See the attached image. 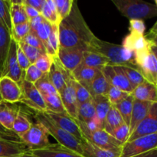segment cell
Wrapping results in <instances>:
<instances>
[{"instance_id":"obj_1","label":"cell","mask_w":157,"mask_h":157,"mask_svg":"<svg viewBox=\"0 0 157 157\" xmlns=\"http://www.w3.org/2000/svg\"><path fill=\"white\" fill-rule=\"evenodd\" d=\"M60 48H73L82 46L87 48L95 35L84 20L78 6L74 1L71 11L58 25Z\"/></svg>"},{"instance_id":"obj_2","label":"cell","mask_w":157,"mask_h":157,"mask_svg":"<svg viewBox=\"0 0 157 157\" xmlns=\"http://www.w3.org/2000/svg\"><path fill=\"white\" fill-rule=\"evenodd\" d=\"M96 52L108 58L110 65L125 66L137 69L135 63V53L133 51L124 47L121 44L102 41L96 36L87 46V50Z\"/></svg>"},{"instance_id":"obj_3","label":"cell","mask_w":157,"mask_h":157,"mask_svg":"<svg viewBox=\"0 0 157 157\" xmlns=\"http://www.w3.org/2000/svg\"><path fill=\"white\" fill-rule=\"evenodd\" d=\"M124 16L130 20H144L157 16L156 5L140 0H113Z\"/></svg>"},{"instance_id":"obj_4","label":"cell","mask_w":157,"mask_h":157,"mask_svg":"<svg viewBox=\"0 0 157 157\" xmlns=\"http://www.w3.org/2000/svg\"><path fill=\"white\" fill-rule=\"evenodd\" d=\"M34 118L37 122L41 123L44 125V127L47 129L49 135L53 136L58 141V144L82 155V147L81 142L65 130L60 128L45 114L44 112L35 111Z\"/></svg>"},{"instance_id":"obj_5","label":"cell","mask_w":157,"mask_h":157,"mask_svg":"<svg viewBox=\"0 0 157 157\" xmlns=\"http://www.w3.org/2000/svg\"><path fill=\"white\" fill-rule=\"evenodd\" d=\"M20 138L21 142L29 149V151L46 148L52 144L49 140V133L47 129L37 121L32 123L29 130L20 136Z\"/></svg>"},{"instance_id":"obj_6","label":"cell","mask_w":157,"mask_h":157,"mask_svg":"<svg viewBox=\"0 0 157 157\" xmlns=\"http://www.w3.org/2000/svg\"><path fill=\"white\" fill-rule=\"evenodd\" d=\"M76 121L84 137L96 145L97 147L104 150H111V149L119 148L123 146L120 141L117 140L111 134L107 133L104 129H99L95 131L90 132L87 130L84 123L78 120Z\"/></svg>"},{"instance_id":"obj_7","label":"cell","mask_w":157,"mask_h":157,"mask_svg":"<svg viewBox=\"0 0 157 157\" xmlns=\"http://www.w3.org/2000/svg\"><path fill=\"white\" fill-rule=\"evenodd\" d=\"M135 63L146 81L157 86V59L151 48L135 54Z\"/></svg>"},{"instance_id":"obj_8","label":"cell","mask_w":157,"mask_h":157,"mask_svg":"<svg viewBox=\"0 0 157 157\" xmlns=\"http://www.w3.org/2000/svg\"><path fill=\"white\" fill-rule=\"evenodd\" d=\"M157 148V133L126 142L121 147V157H133Z\"/></svg>"},{"instance_id":"obj_9","label":"cell","mask_w":157,"mask_h":157,"mask_svg":"<svg viewBox=\"0 0 157 157\" xmlns=\"http://www.w3.org/2000/svg\"><path fill=\"white\" fill-rule=\"evenodd\" d=\"M18 44L12 37L11 40L10 48H9V55H8L7 61H6V67L3 72V77H7L10 79L13 80L21 86V83L25 80V71L21 70L18 65L17 61V48Z\"/></svg>"},{"instance_id":"obj_10","label":"cell","mask_w":157,"mask_h":157,"mask_svg":"<svg viewBox=\"0 0 157 157\" xmlns=\"http://www.w3.org/2000/svg\"><path fill=\"white\" fill-rule=\"evenodd\" d=\"M101 71L110 85L128 94H132L134 90L121 66L107 64L103 67Z\"/></svg>"},{"instance_id":"obj_11","label":"cell","mask_w":157,"mask_h":157,"mask_svg":"<svg viewBox=\"0 0 157 157\" xmlns=\"http://www.w3.org/2000/svg\"><path fill=\"white\" fill-rule=\"evenodd\" d=\"M85 51H87V48L82 46L66 48H60L57 58L61 65L67 71L72 73L82 62L84 52Z\"/></svg>"},{"instance_id":"obj_12","label":"cell","mask_w":157,"mask_h":157,"mask_svg":"<svg viewBox=\"0 0 157 157\" xmlns=\"http://www.w3.org/2000/svg\"><path fill=\"white\" fill-rule=\"evenodd\" d=\"M157 133V103H153L146 117L130 135L127 142L135 139Z\"/></svg>"},{"instance_id":"obj_13","label":"cell","mask_w":157,"mask_h":157,"mask_svg":"<svg viewBox=\"0 0 157 157\" xmlns=\"http://www.w3.org/2000/svg\"><path fill=\"white\" fill-rule=\"evenodd\" d=\"M20 87L23 94V99L21 102L24 103L35 111H47L43 96L36 88L35 84L24 80Z\"/></svg>"},{"instance_id":"obj_14","label":"cell","mask_w":157,"mask_h":157,"mask_svg":"<svg viewBox=\"0 0 157 157\" xmlns=\"http://www.w3.org/2000/svg\"><path fill=\"white\" fill-rule=\"evenodd\" d=\"M44 113L60 128L63 129L71 135L75 136L81 143L84 140V137L81 133L77 121L69 116L67 113H53L50 111H46Z\"/></svg>"},{"instance_id":"obj_15","label":"cell","mask_w":157,"mask_h":157,"mask_svg":"<svg viewBox=\"0 0 157 157\" xmlns=\"http://www.w3.org/2000/svg\"><path fill=\"white\" fill-rule=\"evenodd\" d=\"M72 78H73L71 73L66 80V86L59 94L67 114L73 119L78 120V103L77 101L75 88L72 84Z\"/></svg>"},{"instance_id":"obj_16","label":"cell","mask_w":157,"mask_h":157,"mask_svg":"<svg viewBox=\"0 0 157 157\" xmlns=\"http://www.w3.org/2000/svg\"><path fill=\"white\" fill-rule=\"evenodd\" d=\"M0 95L3 101L11 104L21 102L23 99L19 84L7 77L0 78Z\"/></svg>"},{"instance_id":"obj_17","label":"cell","mask_w":157,"mask_h":157,"mask_svg":"<svg viewBox=\"0 0 157 157\" xmlns=\"http://www.w3.org/2000/svg\"><path fill=\"white\" fill-rule=\"evenodd\" d=\"M71 75V72L67 71L60 63L58 58H54V62L52 64L50 71L48 73L49 80L57 90L58 94L62 91L66 86V80Z\"/></svg>"},{"instance_id":"obj_18","label":"cell","mask_w":157,"mask_h":157,"mask_svg":"<svg viewBox=\"0 0 157 157\" xmlns=\"http://www.w3.org/2000/svg\"><path fill=\"white\" fill-rule=\"evenodd\" d=\"M29 152L38 157H84L59 144H52L46 148L31 150Z\"/></svg>"},{"instance_id":"obj_19","label":"cell","mask_w":157,"mask_h":157,"mask_svg":"<svg viewBox=\"0 0 157 157\" xmlns=\"http://www.w3.org/2000/svg\"><path fill=\"white\" fill-rule=\"evenodd\" d=\"M82 147V156L84 157H121V147L104 150L97 147L84 138L81 143Z\"/></svg>"},{"instance_id":"obj_20","label":"cell","mask_w":157,"mask_h":157,"mask_svg":"<svg viewBox=\"0 0 157 157\" xmlns=\"http://www.w3.org/2000/svg\"><path fill=\"white\" fill-rule=\"evenodd\" d=\"M152 104L153 103L151 102L141 101L134 99L130 122V135L133 133V130L136 128V127L140 124L141 121L146 117Z\"/></svg>"},{"instance_id":"obj_21","label":"cell","mask_w":157,"mask_h":157,"mask_svg":"<svg viewBox=\"0 0 157 157\" xmlns=\"http://www.w3.org/2000/svg\"><path fill=\"white\" fill-rule=\"evenodd\" d=\"M21 110L14 104L1 101L0 102V124L9 130H12L14 121Z\"/></svg>"},{"instance_id":"obj_22","label":"cell","mask_w":157,"mask_h":157,"mask_svg":"<svg viewBox=\"0 0 157 157\" xmlns=\"http://www.w3.org/2000/svg\"><path fill=\"white\" fill-rule=\"evenodd\" d=\"M83 87H85L87 91L90 93L92 98L99 95H104L107 96V91H108L110 84L107 82V79L104 75H103L102 71H100L96 75L94 78L90 82H79Z\"/></svg>"},{"instance_id":"obj_23","label":"cell","mask_w":157,"mask_h":157,"mask_svg":"<svg viewBox=\"0 0 157 157\" xmlns=\"http://www.w3.org/2000/svg\"><path fill=\"white\" fill-rule=\"evenodd\" d=\"M132 94L135 100L157 103V86L145 81L133 90Z\"/></svg>"},{"instance_id":"obj_24","label":"cell","mask_w":157,"mask_h":157,"mask_svg":"<svg viewBox=\"0 0 157 157\" xmlns=\"http://www.w3.org/2000/svg\"><path fill=\"white\" fill-rule=\"evenodd\" d=\"M28 151L24 143L0 140V157H21Z\"/></svg>"},{"instance_id":"obj_25","label":"cell","mask_w":157,"mask_h":157,"mask_svg":"<svg viewBox=\"0 0 157 157\" xmlns=\"http://www.w3.org/2000/svg\"><path fill=\"white\" fill-rule=\"evenodd\" d=\"M12 35L10 32L0 22V78H2L6 61L10 48Z\"/></svg>"},{"instance_id":"obj_26","label":"cell","mask_w":157,"mask_h":157,"mask_svg":"<svg viewBox=\"0 0 157 157\" xmlns=\"http://www.w3.org/2000/svg\"><path fill=\"white\" fill-rule=\"evenodd\" d=\"M150 42L144 35H137L130 33L124 39L122 45L136 54L150 48Z\"/></svg>"},{"instance_id":"obj_27","label":"cell","mask_w":157,"mask_h":157,"mask_svg":"<svg viewBox=\"0 0 157 157\" xmlns=\"http://www.w3.org/2000/svg\"><path fill=\"white\" fill-rule=\"evenodd\" d=\"M94 104L96 112V117L100 122L101 126V129H104L105 125V120L107 115L111 107L112 104L110 102L107 96L104 95H99V96L94 97L93 98Z\"/></svg>"},{"instance_id":"obj_28","label":"cell","mask_w":157,"mask_h":157,"mask_svg":"<svg viewBox=\"0 0 157 157\" xmlns=\"http://www.w3.org/2000/svg\"><path fill=\"white\" fill-rule=\"evenodd\" d=\"M110 64L108 58L104 55H101L96 52L85 51L84 52L82 62L81 64L93 68H98L102 70L104 66Z\"/></svg>"},{"instance_id":"obj_29","label":"cell","mask_w":157,"mask_h":157,"mask_svg":"<svg viewBox=\"0 0 157 157\" xmlns=\"http://www.w3.org/2000/svg\"><path fill=\"white\" fill-rule=\"evenodd\" d=\"M10 14L12 18V25L21 24V23L29 21V19L26 15L23 0L21 1H13L11 0Z\"/></svg>"},{"instance_id":"obj_30","label":"cell","mask_w":157,"mask_h":157,"mask_svg":"<svg viewBox=\"0 0 157 157\" xmlns=\"http://www.w3.org/2000/svg\"><path fill=\"white\" fill-rule=\"evenodd\" d=\"M101 69L93 68L80 64L71 73L72 78L78 82L89 83L101 71Z\"/></svg>"},{"instance_id":"obj_31","label":"cell","mask_w":157,"mask_h":157,"mask_svg":"<svg viewBox=\"0 0 157 157\" xmlns=\"http://www.w3.org/2000/svg\"><path fill=\"white\" fill-rule=\"evenodd\" d=\"M125 124L121 113L114 105H112L105 120L104 129L107 133L111 134L112 132L122 124Z\"/></svg>"},{"instance_id":"obj_32","label":"cell","mask_w":157,"mask_h":157,"mask_svg":"<svg viewBox=\"0 0 157 157\" xmlns=\"http://www.w3.org/2000/svg\"><path fill=\"white\" fill-rule=\"evenodd\" d=\"M45 49L48 55L52 58H57L60 49L58 25H52V32L45 45Z\"/></svg>"},{"instance_id":"obj_33","label":"cell","mask_w":157,"mask_h":157,"mask_svg":"<svg viewBox=\"0 0 157 157\" xmlns=\"http://www.w3.org/2000/svg\"><path fill=\"white\" fill-rule=\"evenodd\" d=\"M43 98L44 100L47 111L53 112V113H67L65 109H64V105H63L62 101H61L59 94L44 95Z\"/></svg>"},{"instance_id":"obj_34","label":"cell","mask_w":157,"mask_h":157,"mask_svg":"<svg viewBox=\"0 0 157 157\" xmlns=\"http://www.w3.org/2000/svg\"><path fill=\"white\" fill-rule=\"evenodd\" d=\"M133 101H134V98H133V94H131L124 101L114 105L118 110V111L120 112V113H121V117L124 119V123L129 127H130V118H131L132 110H133Z\"/></svg>"},{"instance_id":"obj_35","label":"cell","mask_w":157,"mask_h":157,"mask_svg":"<svg viewBox=\"0 0 157 157\" xmlns=\"http://www.w3.org/2000/svg\"><path fill=\"white\" fill-rule=\"evenodd\" d=\"M78 121L83 123L88 122L96 117L93 99L78 105Z\"/></svg>"},{"instance_id":"obj_36","label":"cell","mask_w":157,"mask_h":157,"mask_svg":"<svg viewBox=\"0 0 157 157\" xmlns=\"http://www.w3.org/2000/svg\"><path fill=\"white\" fill-rule=\"evenodd\" d=\"M41 15L44 19L49 21L52 25H58L61 21V19L57 12L54 0H46L41 12Z\"/></svg>"},{"instance_id":"obj_37","label":"cell","mask_w":157,"mask_h":157,"mask_svg":"<svg viewBox=\"0 0 157 157\" xmlns=\"http://www.w3.org/2000/svg\"><path fill=\"white\" fill-rule=\"evenodd\" d=\"M32 124V123L29 119L27 115L20 110L14 121L12 130L20 137V136L24 134L29 130Z\"/></svg>"},{"instance_id":"obj_38","label":"cell","mask_w":157,"mask_h":157,"mask_svg":"<svg viewBox=\"0 0 157 157\" xmlns=\"http://www.w3.org/2000/svg\"><path fill=\"white\" fill-rule=\"evenodd\" d=\"M10 1L0 0V22L10 32L12 35V18L10 14Z\"/></svg>"},{"instance_id":"obj_39","label":"cell","mask_w":157,"mask_h":157,"mask_svg":"<svg viewBox=\"0 0 157 157\" xmlns=\"http://www.w3.org/2000/svg\"><path fill=\"white\" fill-rule=\"evenodd\" d=\"M35 86L42 96L58 94L55 87H54L53 84H52L51 81L49 80L48 73L44 74V75L35 83Z\"/></svg>"},{"instance_id":"obj_40","label":"cell","mask_w":157,"mask_h":157,"mask_svg":"<svg viewBox=\"0 0 157 157\" xmlns=\"http://www.w3.org/2000/svg\"><path fill=\"white\" fill-rule=\"evenodd\" d=\"M121 67L122 70L124 71L129 82L130 83L132 87L134 89L146 81L142 74L137 69L130 67H125V66H121Z\"/></svg>"},{"instance_id":"obj_41","label":"cell","mask_w":157,"mask_h":157,"mask_svg":"<svg viewBox=\"0 0 157 157\" xmlns=\"http://www.w3.org/2000/svg\"><path fill=\"white\" fill-rule=\"evenodd\" d=\"M72 84H73V87L75 88V94H76L78 105L93 99L92 96L87 91V89L84 87H83L78 81H75L74 78H72Z\"/></svg>"},{"instance_id":"obj_42","label":"cell","mask_w":157,"mask_h":157,"mask_svg":"<svg viewBox=\"0 0 157 157\" xmlns=\"http://www.w3.org/2000/svg\"><path fill=\"white\" fill-rule=\"evenodd\" d=\"M130 94H131L124 92L120 89L117 88V87L110 85L107 94V97L112 105H116V104H119L120 102L124 101V99H126Z\"/></svg>"},{"instance_id":"obj_43","label":"cell","mask_w":157,"mask_h":157,"mask_svg":"<svg viewBox=\"0 0 157 157\" xmlns=\"http://www.w3.org/2000/svg\"><path fill=\"white\" fill-rule=\"evenodd\" d=\"M18 45H19V47L21 48L22 52H24L25 56L27 57V58L29 59L31 64H35V61H37V59H38L42 54H44L42 52L38 50V49L35 48L34 47H32V46L25 44V43L23 42V41L18 42Z\"/></svg>"},{"instance_id":"obj_44","label":"cell","mask_w":157,"mask_h":157,"mask_svg":"<svg viewBox=\"0 0 157 157\" xmlns=\"http://www.w3.org/2000/svg\"><path fill=\"white\" fill-rule=\"evenodd\" d=\"M60 19L66 18L70 14L73 6V0H54Z\"/></svg>"},{"instance_id":"obj_45","label":"cell","mask_w":157,"mask_h":157,"mask_svg":"<svg viewBox=\"0 0 157 157\" xmlns=\"http://www.w3.org/2000/svg\"><path fill=\"white\" fill-rule=\"evenodd\" d=\"M30 24L29 21L21 24L14 25L12 31V37L17 41L20 42L24 39L25 37L30 32Z\"/></svg>"},{"instance_id":"obj_46","label":"cell","mask_w":157,"mask_h":157,"mask_svg":"<svg viewBox=\"0 0 157 157\" xmlns=\"http://www.w3.org/2000/svg\"><path fill=\"white\" fill-rule=\"evenodd\" d=\"M52 25L47 20L44 19L41 25L38 26L37 30L35 31V34L37 35L40 41L43 43L44 48H45L46 44L48 42L49 36H50L51 32H52Z\"/></svg>"},{"instance_id":"obj_47","label":"cell","mask_w":157,"mask_h":157,"mask_svg":"<svg viewBox=\"0 0 157 157\" xmlns=\"http://www.w3.org/2000/svg\"><path fill=\"white\" fill-rule=\"evenodd\" d=\"M54 62V58L48 55L47 53H44L37 59L35 64L42 73L47 74L50 71L52 64Z\"/></svg>"},{"instance_id":"obj_48","label":"cell","mask_w":157,"mask_h":157,"mask_svg":"<svg viewBox=\"0 0 157 157\" xmlns=\"http://www.w3.org/2000/svg\"><path fill=\"white\" fill-rule=\"evenodd\" d=\"M43 75L44 73H42L35 64H31L25 71V81L35 84Z\"/></svg>"},{"instance_id":"obj_49","label":"cell","mask_w":157,"mask_h":157,"mask_svg":"<svg viewBox=\"0 0 157 157\" xmlns=\"http://www.w3.org/2000/svg\"><path fill=\"white\" fill-rule=\"evenodd\" d=\"M111 135L122 144H125L130 136V127L126 124H122L115 129L111 133Z\"/></svg>"},{"instance_id":"obj_50","label":"cell","mask_w":157,"mask_h":157,"mask_svg":"<svg viewBox=\"0 0 157 157\" xmlns=\"http://www.w3.org/2000/svg\"><path fill=\"white\" fill-rule=\"evenodd\" d=\"M21 41L25 42V44H29V45L32 46V47H34L35 48L38 49L39 51L42 52L43 53H47L43 43L40 41L39 38H38V37H37V35H35V33H33V32H29Z\"/></svg>"},{"instance_id":"obj_51","label":"cell","mask_w":157,"mask_h":157,"mask_svg":"<svg viewBox=\"0 0 157 157\" xmlns=\"http://www.w3.org/2000/svg\"><path fill=\"white\" fill-rule=\"evenodd\" d=\"M0 140L13 142H21V140L13 130H9L0 124Z\"/></svg>"},{"instance_id":"obj_52","label":"cell","mask_w":157,"mask_h":157,"mask_svg":"<svg viewBox=\"0 0 157 157\" xmlns=\"http://www.w3.org/2000/svg\"><path fill=\"white\" fill-rule=\"evenodd\" d=\"M146 31L145 23L142 20H130V34L137 35H144Z\"/></svg>"},{"instance_id":"obj_53","label":"cell","mask_w":157,"mask_h":157,"mask_svg":"<svg viewBox=\"0 0 157 157\" xmlns=\"http://www.w3.org/2000/svg\"><path fill=\"white\" fill-rule=\"evenodd\" d=\"M17 61H18L19 67L23 71H25L31 65L29 59L25 56V55L22 52V50L19 47V45L18 46V48H17Z\"/></svg>"},{"instance_id":"obj_54","label":"cell","mask_w":157,"mask_h":157,"mask_svg":"<svg viewBox=\"0 0 157 157\" xmlns=\"http://www.w3.org/2000/svg\"><path fill=\"white\" fill-rule=\"evenodd\" d=\"M46 0H23V4L34 8L41 14V12L42 10V8Z\"/></svg>"},{"instance_id":"obj_55","label":"cell","mask_w":157,"mask_h":157,"mask_svg":"<svg viewBox=\"0 0 157 157\" xmlns=\"http://www.w3.org/2000/svg\"><path fill=\"white\" fill-rule=\"evenodd\" d=\"M44 18H43L42 15H39L38 16L29 20V24H30V29H31L30 32L35 33V31H36L37 29L38 28V26H39L42 23V21H44Z\"/></svg>"},{"instance_id":"obj_56","label":"cell","mask_w":157,"mask_h":157,"mask_svg":"<svg viewBox=\"0 0 157 157\" xmlns=\"http://www.w3.org/2000/svg\"><path fill=\"white\" fill-rule=\"evenodd\" d=\"M24 6H25V10L26 15H27L28 18H29V20L32 19V18H35V17L38 16L39 15H41V14H40V12H38V11H37L35 9H34V8H32V7H31V6H27V5H25V4H24Z\"/></svg>"},{"instance_id":"obj_57","label":"cell","mask_w":157,"mask_h":157,"mask_svg":"<svg viewBox=\"0 0 157 157\" xmlns=\"http://www.w3.org/2000/svg\"><path fill=\"white\" fill-rule=\"evenodd\" d=\"M133 157H157V148Z\"/></svg>"},{"instance_id":"obj_58","label":"cell","mask_w":157,"mask_h":157,"mask_svg":"<svg viewBox=\"0 0 157 157\" xmlns=\"http://www.w3.org/2000/svg\"><path fill=\"white\" fill-rule=\"evenodd\" d=\"M145 37L150 41V44H153V45L157 46V34H152L149 32Z\"/></svg>"},{"instance_id":"obj_59","label":"cell","mask_w":157,"mask_h":157,"mask_svg":"<svg viewBox=\"0 0 157 157\" xmlns=\"http://www.w3.org/2000/svg\"><path fill=\"white\" fill-rule=\"evenodd\" d=\"M150 33L152 34H157V21H156V23L154 24V25L152 27V29H150Z\"/></svg>"},{"instance_id":"obj_60","label":"cell","mask_w":157,"mask_h":157,"mask_svg":"<svg viewBox=\"0 0 157 157\" xmlns=\"http://www.w3.org/2000/svg\"><path fill=\"white\" fill-rule=\"evenodd\" d=\"M150 48H151V51L153 52V53L154 54V55L156 56V58L157 59V46H155V45H153V44H151V45H150Z\"/></svg>"},{"instance_id":"obj_61","label":"cell","mask_w":157,"mask_h":157,"mask_svg":"<svg viewBox=\"0 0 157 157\" xmlns=\"http://www.w3.org/2000/svg\"><path fill=\"white\" fill-rule=\"evenodd\" d=\"M21 157H38V156H35V155L32 154V153H30L29 151H28V152H26V153H25Z\"/></svg>"},{"instance_id":"obj_62","label":"cell","mask_w":157,"mask_h":157,"mask_svg":"<svg viewBox=\"0 0 157 157\" xmlns=\"http://www.w3.org/2000/svg\"><path fill=\"white\" fill-rule=\"evenodd\" d=\"M155 5H156V6L157 7V0H156V1H155Z\"/></svg>"},{"instance_id":"obj_63","label":"cell","mask_w":157,"mask_h":157,"mask_svg":"<svg viewBox=\"0 0 157 157\" xmlns=\"http://www.w3.org/2000/svg\"><path fill=\"white\" fill-rule=\"evenodd\" d=\"M1 101H2V97L1 95H0V102H1Z\"/></svg>"}]
</instances>
